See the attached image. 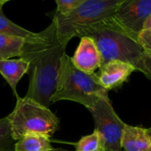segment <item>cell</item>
<instances>
[{
  "instance_id": "6da1fadb",
  "label": "cell",
  "mask_w": 151,
  "mask_h": 151,
  "mask_svg": "<svg viewBox=\"0 0 151 151\" xmlns=\"http://www.w3.org/2000/svg\"><path fill=\"white\" fill-rule=\"evenodd\" d=\"M67 45L57 34L54 22L44 30L25 38L22 46V58L29 63V88L25 97L47 108L55 92L60 60L66 53Z\"/></svg>"
},
{
  "instance_id": "7a4b0ae2",
  "label": "cell",
  "mask_w": 151,
  "mask_h": 151,
  "mask_svg": "<svg viewBox=\"0 0 151 151\" xmlns=\"http://www.w3.org/2000/svg\"><path fill=\"white\" fill-rule=\"evenodd\" d=\"M89 37L96 44L101 55L102 65L111 60L127 62L149 78L145 67L147 57L136 39L122 30L109 19L84 29L79 37Z\"/></svg>"
},
{
  "instance_id": "3957f363",
  "label": "cell",
  "mask_w": 151,
  "mask_h": 151,
  "mask_svg": "<svg viewBox=\"0 0 151 151\" xmlns=\"http://www.w3.org/2000/svg\"><path fill=\"white\" fill-rule=\"evenodd\" d=\"M100 98H109L108 91L97 81L96 74H86L75 68L70 56L65 53L60 65L55 92L52 104L60 101L79 103L89 109Z\"/></svg>"
},
{
  "instance_id": "277c9868",
  "label": "cell",
  "mask_w": 151,
  "mask_h": 151,
  "mask_svg": "<svg viewBox=\"0 0 151 151\" xmlns=\"http://www.w3.org/2000/svg\"><path fill=\"white\" fill-rule=\"evenodd\" d=\"M124 0H86L68 14H53L52 21L60 40L68 45L73 37H79L82 31L91 26L112 19Z\"/></svg>"
},
{
  "instance_id": "5b68a950",
  "label": "cell",
  "mask_w": 151,
  "mask_h": 151,
  "mask_svg": "<svg viewBox=\"0 0 151 151\" xmlns=\"http://www.w3.org/2000/svg\"><path fill=\"white\" fill-rule=\"evenodd\" d=\"M6 117L15 141L28 133L50 138L60 128L59 117L49 108L27 97L18 96L14 110Z\"/></svg>"
},
{
  "instance_id": "8992f818",
  "label": "cell",
  "mask_w": 151,
  "mask_h": 151,
  "mask_svg": "<svg viewBox=\"0 0 151 151\" xmlns=\"http://www.w3.org/2000/svg\"><path fill=\"white\" fill-rule=\"evenodd\" d=\"M105 144L106 151H122L121 138L124 123L114 110L109 98H100L89 109Z\"/></svg>"
},
{
  "instance_id": "52a82bcc",
  "label": "cell",
  "mask_w": 151,
  "mask_h": 151,
  "mask_svg": "<svg viewBox=\"0 0 151 151\" xmlns=\"http://www.w3.org/2000/svg\"><path fill=\"white\" fill-rule=\"evenodd\" d=\"M150 14L151 0H124L112 19L122 30L137 40Z\"/></svg>"
},
{
  "instance_id": "ba28073f",
  "label": "cell",
  "mask_w": 151,
  "mask_h": 151,
  "mask_svg": "<svg viewBox=\"0 0 151 151\" xmlns=\"http://www.w3.org/2000/svg\"><path fill=\"white\" fill-rule=\"evenodd\" d=\"M70 60L75 68L89 75L96 73L102 65L99 49L95 42L89 37H80V42Z\"/></svg>"
},
{
  "instance_id": "9c48e42d",
  "label": "cell",
  "mask_w": 151,
  "mask_h": 151,
  "mask_svg": "<svg viewBox=\"0 0 151 151\" xmlns=\"http://www.w3.org/2000/svg\"><path fill=\"white\" fill-rule=\"evenodd\" d=\"M96 72V78L98 83L108 92L119 88L132 72L136 70L135 67L130 63L111 60L103 65Z\"/></svg>"
},
{
  "instance_id": "30bf717a",
  "label": "cell",
  "mask_w": 151,
  "mask_h": 151,
  "mask_svg": "<svg viewBox=\"0 0 151 151\" xmlns=\"http://www.w3.org/2000/svg\"><path fill=\"white\" fill-rule=\"evenodd\" d=\"M122 151H151V139L147 130L124 124L121 138Z\"/></svg>"
},
{
  "instance_id": "8fae6325",
  "label": "cell",
  "mask_w": 151,
  "mask_h": 151,
  "mask_svg": "<svg viewBox=\"0 0 151 151\" xmlns=\"http://www.w3.org/2000/svg\"><path fill=\"white\" fill-rule=\"evenodd\" d=\"M28 70L29 63L22 58L0 60V74L10 86L16 98L18 97L17 85Z\"/></svg>"
},
{
  "instance_id": "7c38bea8",
  "label": "cell",
  "mask_w": 151,
  "mask_h": 151,
  "mask_svg": "<svg viewBox=\"0 0 151 151\" xmlns=\"http://www.w3.org/2000/svg\"><path fill=\"white\" fill-rule=\"evenodd\" d=\"M52 148L51 139L38 133H28L14 146V151H50Z\"/></svg>"
},
{
  "instance_id": "4fadbf2b",
  "label": "cell",
  "mask_w": 151,
  "mask_h": 151,
  "mask_svg": "<svg viewBox=\"0 0 151 151\" xmlns=\"http://www.w3.org/2000/svg\"><path fill=\"white\" fill-rule=\"evenodd\" d=\"M24 40L19 37L0 34V60L20 58Z\"/></svg>"
},
{
  "instance_id": "5bb4252c",
  "label": "cell",
  "mask_w": 151,
  "mask_h": 151,
  "mask_svg": "<svg viewBox=\"0 0 151 151\" xmlns=\"http://www.w3.org/2000/svg\"><path fill=\"white\" fill-rule=\"evenodd\" d=\"M73 145L75 146V151H106L104 140L101 133L96 130L83 136Z\"/></svg>"
},
{
  "instance_id": "9a60e30c",
  "label": "cell",
  "mask_w": 151,
  "mask_h": 151,
  "mask_svg": "<svg viewBox=\"0 0 151 151\" xmlns=\"http://www.w3.org/2000/svg\"><path fill=\"white\" fill-rule=\"evenodd\" d=\"M32 31H29L13 22L4 14L3 9H0V34L19 37L25 39L30 35H32Z\"/></svg>"
},
{
  "instance_id": "2e32d148",
  "label": "cell",
  "mask_w": 151,
  "mask_h": 151,
  "mask_svg": "<svg viewBox=\"0 0 151 151\" xmlns=\"http://www.w3.org/2000/svg\"><path fill=\"white\" fill-rule=\"evenodd\" d=\"M15 140L11 134L7 117L0 119V151H14Z\"/></svg>"
},
{
  "instance_id": "e0dca14e",
  "label": "cell",
  "mask_w": 151,
  "mask_h": 151,
  "mask_svg": "<svg viewBox=\"0 0 151 151\" xmlns=\"http://www.w3.org/2000/svg\"><path fill=\"white\" fill-rule=\"evenodd\" d=\"M57 8L55 13L60 15H65L78 8L86 0H54Z\"/></svg>"
},
{
  "instance_id": "ac0fdd59",
  "label": "cell",
  "mask_w": 151,
  "mask_h": 151,
  "mask_svg": "<svg viewBox=\"0 0 151 151\" xmlns=\"http://www.w3.org/2000/svg\"><path fill=\"white\" fill-rule=\"evenodd\" d=\"M137 42L142 48L145 56L151 59V30L142 29L138 34Z\"/></svg>"
},
{
  "instance_id": "d6986e66",
  "label": "cell",
  "mask_w": 151,
  "mask_h": 151,
  "mask_svg": "<svg viewBox=\"0 0 151 151\" xmlns=\"http://www.w3.org/2000/svg\"><path fill=\"white\" fill-rule=\"evenodd\" d=\"M147 29V30H151V14L147 18V20L145 21L144 24H143V29Z\"/></svg>"
},
{
  "instance_id": "ffe728a7",
  "label": "cell",
  "mask_w": 151,
  "mask_h": 151,
  "mask_svg": "<svg viewBox=\"0 0 151 151\" xmlns=\"http://www.w3.org/2000/svg\"><path fill=\"white\" fill-rule=\"evenodd\" d=\"M145 67L147 70V73H148V76H149V78L151 79V60L150 59H148L147 57L146 59V62H145Z\"/></svg>"
},
{
  "instance_id": "44dd1931",
  "label": "cell",
  "mask_w": 151,
  "mask_h": 151,
  "mask_svg": "<svg viewBox=\"0 0 151 151\" xmlns=\"http://www.w3.org/2000/svg\"><path fill=\"white\" fill-rule=\"evenodd\" d=\"M9 1H11V0H0V9L3 8V6Z\"/></svg>"
},
{
  "instance_id": "7402d4cb",
  "label": "cell",
  "mask_w": 151,
  "mask_h": 151,
  "mask_svg": "<svg viewBox=\"0 0 151 151\" xmlns=\"http://www.w3.org/2000/svg\"><path fill=\"white\" fill-rule=\"evenodd\" d=\"M50 151H69V150H66V149H63V148H52V150Z\"/></svg>"
},
{
  "instance_id": "603a6c76",
  "label": "cell",
  "mask_w": 151,
  "mask_h": 151,
  "mask_svg": "<svg viewBox=\"0 0 151 151\" xmlns=\"http://www.w3.org/2000/svg\"><path fill=\"white\" fill-rule=\"evenodd\" d=\"M147 132H148V135H149V137H150V139H151V127H149V128H147Z\"/></svg>"
},
{
  "instance_id": "cb8c5ba5",
  "label": "cell",
  "mask_w": 151,
  "mask_h": 151,
  "mask_svg": "<svg viewBox=\"0 0 151 151\" xmlns=\"http://www.w3.org/2000/svg\"><path fill=\"white\" fill-rule=\"evenodd\" d=\"M150 60H151V59H150Z\"/></svg>"
}]
</instances>
